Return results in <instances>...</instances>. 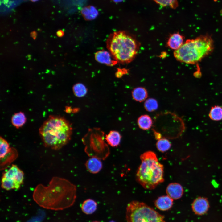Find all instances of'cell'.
<instances>
[{"mask_svg":"<svg viewBox=\"0 0 222 222\" xmlns=\"http://www.w3.org/2000/svg\"><path fill=\"white\" fill-rule=\"evenodd\" d=\"M171 146V143L168 139L164 137L158 140L156 143L157 149L162 152L168 150Z\"/></svg>","mask_w":222,"mask_h":222,"instance_id":"cb8c5ba5","label":"cell"},{"mask_svg":"<svg viewBox=\"0 0 222 222\" xmlns=\"http://www.w3.org/2000/svg\"><path fill=\"white\" fill-rule=\"evenodd\" d=\"M127 222H166L164 216L144 203L133 201L126 208Z\"/></svg>","mask_w":222,"mask_h":222,"instance_id":"52a82bcc","label":"cell"},{"mask_svg":"<svg viewBox=\"0 0 222 222\" xmlns=\"http://www.w3.org/2000/svg\"><path fill=\"white\" fill-rule=\"evenodd\" d=\"M74 94L77 96L81 97L86 93L87 90L85 86L81 84H75L73 88Z\"/></svg>","mask_w":222,"mask_h":222,"instance_id":"83f0119b","label":"cell"},{"mask_svg":"<svg viewBox=\"0 0 222 222\" xmlns=\"http://www.w3.org/2000/svg\"><path fill=\"white\" fill-rule=\"evenodd\" d=\"M121 138V136L118 132L111 131L106 135L105 139L110 146L116 147L119 145Z\"/></svg>","mask_w":222,"mask_h":222,"instance_id":"ac0fdd59","label":"cell"},{"mask_svg":"<svg viewBox=\"0 0 222 222\" xmlns=\"http://www.w3.org/2000/svg\"><path fill=\"white\" fill-rule=\"evenodd\" d=\"M30 0L31 1L33 2H35L39 0Z\"/></svg>","mask_w":222,"mask_h":222,"instance_id":"1f68e13d","label":"cell"},{"mask_svg":"<svg viewBox=\"0 0 222 222\" xmlns=\"http://www.w3.org/2000/svg\"><path fill=\"white\" fill-rule=\"evenodd\" d=\"M31 33L32 34L31 35V36L35 39V37L36 35V33L34 32H32Z\"/></svg>","mask_w":222,"mask_h":222,"instance_id":"f546056e","label":"cell"},{"mask_svg":"<svg viewBox=\"0 0 222 222\" xmlns=\"http://www.w3.org/2000/svg\"><path fill=\"white\" fill-rule=\"evenodd\" d=\"M26 121L27 118L24 113L21 111L14 113L12 115L11 120L12 125L17 129L22 127Z\"/></svg>","mask_w":222,"mask_h":222,"instance_id":"d6986e66","label":"cell"},{"mask_svg":"<svg viewBox=\"0 0 222 222\" xmlns=\"http://www.w3.org/2000/svg\"><path fill=\"white\" fill-rule=\"evenodd\" d=\"M95 58L99 63L108 65H113L117 62L113 60L114 59L109 52L105 50L97 52L95 54Z\"/></svg>","mask_w":222,"mask_h":222,"instance_id":"2e32d148","label":"cell"},{"mask_svg":"<svg viewBox=\"0 0 222 222\" xmlns=\"http://www.w3.org/2000/svg\"><path fill=\"white\" fill-rule=\"evenodd\" d=\"M102 136L97 134H88L83 138L84 151L90 157L104 160L109 155V149Z\"/></svg>","mask_w":222,"mask_h":222,"instance_id":"ba28073f","label":"cell"},{"mask_svg":"<svg viewBox=\"0 0 222 222\" xmlns=\"http://www.w3.org/2000/svg\"><path fill=\"white\" fill-rule=\"evenodd\" d=\"M157 4L165 7L169 6L171 8L175 9L178 6L177 0H152Z\"/></svg>","mask_w":222,"mask_h":222,"instance_id":"4316f807","label":"cell"},{"mask_svg":"<svg viewBox=\"0 0 222 222\" xmlns=\"http://www.w3.org/2000/svg\"><path fill=\"white\" fill-rule=\"evenodd\" d=\"M153 128L162 137L174 139L179 138L185 130L184 122L179 117L170 112H161L154 117Z\"/></svg>","mask_w":222,"mask_h":222,"instance_id":"8992f818","label":"cell"},{"mask_svg":"<svg viewBox=\"0 0 222 222\" xmlns=\"http://www.w3.org/2000/svg\"><path fill=\"white\" fill-rule=\"evenodd\" d=\"M24 174L16 165L13 164L3 173L1 187L6 190L18 189L23 183Z\"/></svg>","mask_w":222,"mask_h":222,"instance_id":"9c48e42d","label":"cell"},{"mask_svg":"<svg viewBox=\"0 0 222 222\" xmlns=\"http://www.w3.org/2000/svg\"><path fill=\"white\" fill-rule=\"evenodd\" d=\"M140 158L141 163L137 171L136 180L145 189H154L164 181L163 166L152 151L144 153Z\"/></svg>","mask_w":222,"mask_h":222,"instance_id":"3957f363","label":"cell"},{"mask_svg":"<svg viewBox=\"0 0 222 222\" xmlns=\"http://www.w3.org/2000/svg\"><path fill=\"white\" fill-rule=\"evenodd\" d=\"M18 153L14 148L11 147V150L4 157L0 158L1 170L6 169L10 164L17 158Z\"/></svg>","mask_w":222,"mask_h":222,"instance_id":"7c38bea8","label":"cell"},{"mask_svg":"<svg viewBox=\"0 0 222 222\" xmlns=\"http://www.w3.org/2000/svg\"><path fill=\"white\" fill-rule=\"evenodd\" d=\"M145 109L147 111L152 112L156 110L158 108V104L157 101L153 98H149L146 99L144 104Z\"/></svg>","mask_w":222,"mask_h":222,"instance_id":"484cf974","label":"cell"},{"mask_svg":"<svg viewBox=\"0 0 222 222\" xmlns=\"http://www.w3.org/2000/svg\"><path fill=\"white\" fill-rule=\"evenodd\" d=\"M11 149L7 140L1 136L0 138V158L4 157Z\"/></svg>","mask_w":222,"mask_h":222,"instance_id":"d4e9b609","label":"cell"},{"mask_svg":"<svg viewBox=\"0 0 222 222\" xmlns=\"http://www.w3.org/2000/svg\"><path fill=\"white\" fill-rule=\"evenodd\" d=\"M97 204L94 200L88 199L85 200L82 203L81 208L82 212L87 215L93 213L96 210Z\"/></svg>","mask_w":222,"mask_h":222,"instance_id":"e0dca14e","label":"cell"},{"mask_svg":"<svg viewBox=\"0 0 222 222\" xmlns=\"http://www.w3.org/2000/svg\"><path fill=\"white\" fill-rule=\"evenodd\" d=\"M109 222H115L114 221L111 220V221H110Z\"/></svg>","mask_w":222,"mask_h":222,"instance_id":"836d02e7","label":"cell"},{"mask_svg":"<svg viewBox=\"0 0 222 222\" xmlns=\"http://www.w3.org/2000/svg\"><path fill=\"white\" fill-rule=\"evenodd\" d=\"M109 52L117 62L128 63L136 56L139 45L138 42L130 35L124 31L113 32L106 40Z\"/></svg>","mask_w":222,"mask_h":222,"instance_id":"277c9868","label":"cell"},{"mask_svg":"<svg viewBox=\"0 0 222 222\" xmlns=\"http://www.w3.org/2000/svg\"><path fill=\"white\" fill-rule=\"evenodd\" d=\"M213 0L214 1H216L217 0Z\"/></svg>","mask_w":222,"mask_h":222,"instance_id":"e575fe53","label":"cell"},{"mask_svg":"<svg viewBox=\"0 0 222 222\" xmlns=\"http://www.w3.org/2000/svg\"><path fill=\"white\" fill-rule=\"evenodd\" d=\"M209 208V204L207 199L199 197L195 199L192 204V208L194 213L198 215L205 213Z\"/></svg>","mask_w":222,"mask_h":222,"instance_id":"30bf717a","label":"cell"},{"mask_svg":"<svg viewBox=\"0 0 222 222\" xmlns=\"http://www.w3.org/2000/svg\"><path fill=\"white\" fill-rule=\"evenodd\" d=\"M81 13L84 18L87 20L94 19L98 14L96 9L91 6L84 8L81 10Z\"/></svg>","mask_w":222,"mask_h":222,"instance_id":"7402d4cb","label":"cell"},{"mask_svg":"<svg viewBox=\"0 0 222 222\" xmlns=\"http://www.w3.org/2000/svg\"><path fill=\"white\" fill-rule=\"evenodd\" d=\"M214 42L208 35H201L195 39H188L178 49L175 51L174 56L178 61L187 64H195L212 52Z\"/></svg>","mask_w":222,"mask_h":222,"instance_id":"5b68a950","label":"cell"},{"mask_svg":"<svg viewBox=\"0 0 222 222\" xmlns=\"http://www.w3.org/2000/svg\"><path fill=\"white\" fill-rule=\"evenodd\" d=\"M76 186L67 179L53 177L47 186L38 185L33 194L34 201L44 208L63 210L74 204L76 198Z\"/></svg>","mask_w":222,"mask_h":222,"instance_id":"6da1fadb","label":"cell"},{"mask_svg":"<svg viewBox=\"0 0 222 222\" xmlns=\"http://www.w3.org/2000/svg\"><path fill=\"white\" fill-rule=\"evenodd\" d=\"M137 123L139 127L144 130L150 129L153 125V121L148 115L145 114L140 116L138 119Z\"/></svg>","mask_w":222,"mask_h":222,"instance_id":"44dd1931","label":"cell"},{"mask_svg":"<svg viewBox=\"0 0 222 222\" xmlns=\"http://www.w3.org/2000/svg\"><path fill=\"white\" fill-rule=\"evenodd\" d=\"M64 34V32L61 30H59L56 32V35L59 37H62Z\"/></svg>","mask_w":222,"mask_h":222,"instance_id":"f1b7e54d","label":"cell"},{"mask_svg":"<svg viewBox=\"0 0 222 222\" xmlns=\"http://www.w3.org/2000/svg\"><path fill=\"white\" fill-rule=\"evenodd\" d=\"M183 192L182 186L176 183H170L167 187L166 190L167 195L173 200L178 199L181 198Z\"/></svg>","mask_w":222,"mask_h":222,"instance_id":"8fae6325","label":"cell"},{"mask_svg":"<svg viewBox=\"0 0 222 222\" xmlns=\"http://www.w3.org/2000/svg\"><path fill=\"white\" fill-rule=\"evenodd\" d=\"M72 130L70 124L64 117L50 115L39 129V133L45 147L58 150L70 140Z\"/></svg>","mask_w":222,"mask_h":222,"instance_id":"7a4b0ae2","label":"cell"},{"mask_svg":"<svg viewBox=\"0 0 222 222\" xmlns=\"http://www.w3.org/2000/svg\"><path fill=\"white\" fill-rule=\"evenodd\" d=\"M114 2L118 3L122 2L123 0H111Z\"/></svg>","mask_w":222,"mask_h":222,"instance_id":"4dcf8cb0","label":"cell"},{"mask_svg":"<svg viewBox=\"0 0 222 222\" xmlns=\"http://www.w3.org/2000/svg\"><path fill=\"white\" fill-rule=\"evenodd\" d=\"M209 118L215 121H219L222 119V107L215 105L212 107L209 114Z\"/></svg>","mask_w":222,"mask_h":222,"instance_id":"603a6c76","label":"cell"},{"mask_svg":"<svg viewBox=\"0 0 222 222\" xmlns=\"http://www.w3.org/2000/svg\"><path fill=\"white\" fill-rule=\"evenodd\" d=\"M173 200L168 195L159 197L155 201L156 207L160 210L167 211L170 209L173 205Z\"/></svg>","mask_w":222,"mask_h":222,"instance_id":"5bb4252c","label":"cell"},{"mask_svg":"<svg viewBox=\"0 0 222 222\" xmlns=\"http://www.w3.org/2000/svg\"><path fill=\"white\" fill-rule=\"evenodd\" d=\"M101 160L96 157H90L85 163L87 170L93 174L98 173L102 167V163Z\"/></svg>","mask_w":222,"mask_h":222,"instance_id":"4fadbf2b","label":"cell"},{"mask_svg":"<svg viewBox=\"0 0 222 222\" xmlns=\"http://www.w3.org/2000/svg\"><path fill=\"white\" fill-rule=\"evenodd\" d=\"M132 97L135 101L142 102L146 100L148 97L146 89L143 87H138L134 89L132 92Z\"/></svg>","mask_w":222,"mask_h":222,"instance_id":"ffe728a7","label":"cell"},{"mask_svg":"<svg viewBox=\"0 0 222 222\" xmlns=\"http://www.w3.org/2000/svg\"><path fill=\"white\" fill-rule=\"evenodd\" d=\"M92 222H100L99 221H92Z\"/></svg>","mask_w":222,"mask_h":222,"instance_id":"d6a6232c","label":"cell"},{"mask_svg":"<svg viewBox=\"0 0 222 222\" xmlns=\"http://www.w3.org/2000/svg\"><path fill=\"white\" fill-rule=\"evenodd\" d=\"M184 37L178 33H175L170 36L167 42V45L171 49L176 50L184 43Z\"/></svg>","mask_w":222,"mask_h":222,"instance_id":"9a60e30c","label":"cell"}]
</instances>
